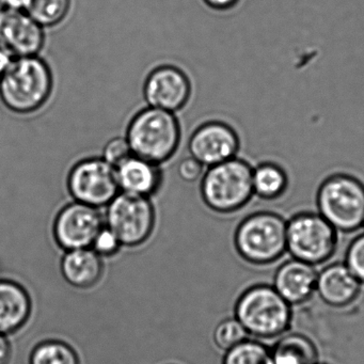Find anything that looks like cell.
I'll use <instances>...</instances> for the list:
<instances>
[{
    "instance_id": "1",
    "label": "cell",
    "mask_w": 364,
    "mask_h": 364,
    "mask_svg": "<svg viewBox=\"0 0 364 364\" xmlns=\"http://www.w3.org/2000/svg\"><path fill=\"white\" fill-rule=\"evenodd\" d=\"M233 316L257 340L282 336L291 329L293 309L272 285H251L236 298Z\"/></svg>"
},
{
    "instance_id": "2",
    "label": "cell",
    "mask_w": 364,
    "mask_h": 364,
    "mask_svg": "<svg viewBox=\"0 0 364 364\" xmlns=\"http://www.w3.org/2000/svg\"><path fill=\"white\" fill-rule=\"evenodd\" d=\"M53 74L38 56L14 58L0 77V100L16 114L37 112L50 99Z\"/></svg>"
},
{
    "instance_id": "3",
    "label": "cell",
    "mask_w": 364,
    "mask_h": 364,
    "mask_svg": "<svg viewBox=\"0 0 364 364\" xmlns=\"http://www.w3.org/2000/svg\"><path fill=\"white\" fill-rule=\"evenodd\" d=\"M233 247L238 257L251 265L276 263L287 253V220L270 210L252 213L236 227Z\"/></svg>"
},
{
    "instance_id": "4",
    "label": "cell",
    "mask_w": 364,
    "mask_h": 364,
    "mask_svg": "<svg viewBox=\"0 0 364 364\" xmlns=\"http://www.w3.org/2000/svg\"><path fill=\"white\" fill-rule=\"evenodd\" d=\"M253 167L240 157L208 167L202 178L200 193L204 205L218 215H231L252 199Z\"/></svg>"
},
{
    "instance_id": "5",
    "label": "cell",
    "mask_w": 364,
    "mask_h": 364,
    "mask_svg": "<svg viewBox=\"0 0 364 364\" xmlns=\"http://www.w3.org/2000/svg\"><path fill=\"white\" fill-rule=\"evenodd\" d=\"M127 139L133 155L159 165L171 159L178 150L180 123L173 112L146 108L129 123Z\"/></svg>"
},
{
    "instance_id": "6",
    "label": "cell",
    "mask_w": 364,
    "mask_h": 364,
    "mask_svg": "<svg viewBox=\"0 0 364 364\" xmlns=\"http://www.w3.org/2000/svg\"><path fill=\"white\" fill-rule=\"evenodd\" d=\"M317 212L342 233H353L364 223V184L346 173L327 176L316 193Z\"/></svg>"
},
{
    "instance_id": "7",
    "label": "cell",
    "mask_w": 364,
    "mask_h": 364,
    "mask_svg": "<svg viewBox=\"0 0 364 364\" xmlns=\"http://www.w3.org/2000/svg\"><path fill=\"white\" fill-rule=\"evenodd\" d=\"M338 231L318 212H299L287 220V252L313 266L329 261L338 248Z\"/></svg>"
},
{
    "instance_id": "8",
    "label": "cell",
    "mask_w": 364,
    "mask_h": 364,
    "mask_svg": "<svg viewBox=\"0 0 364 364\" xmlns=\"http://www.w3.org/2000/svg\"><path fill=\"white\" fill-rule=\"evenodd\" d=\"M105 225L122 246H138L148 240L154 229L156 212L151 198L120 191L104 212Z\"/></svg>"
},
{
    "instance_id": "9",
    "label": "cell",
    "mask_w": 364,
    "mask_h": 364,
    "mask_svg": "<svg viewBox=\"0 0 364 364\" xmlns=\"http://www.w3.org/2000/svg\"><path fill=\"white\" fill-rule=\"evenodd\" d=\"M68 191L74 201L93 208H106L120 193L116 168L103 157L80 161L70 171Z\"/></svg>"
},
{
    "instance_id": "10",
    "label": "cell",
    "mask_w": 364,
    "mask_h": 364,
    "mask_svg": "<svg viewBox=\"0 0 364 364\" xmlns=\"http://www.w3.org/2000/svg\"><path fill=\"white\" fill-rule=\"evenodd\" d=\"M105 227L101 208L77 201L65 204L54 220V235L65 251L89 248L99 232Z\"/></svg>"
},
{
    "instance_id": "11",
    "label": "cell",
    "mask_w": 364,
    "mask_h": 364,
    "mask_svg": "<svg viewBox=\"0 0 364 364\" xmlns=\"http://www.w3.org/2000/svg\"><path fill=\"white\" fill-rule=\"evenodd\" d=\"M240 148L237 132L221 121H210L198 127L188 144L191 156L206 167L234 159Z\"/></svg>"
},
{
    "instance_id": "12",
    "label": "cell",
    "mask_w": 364,
    "mask_h": 364,
    "mask_svg": "<svg viewBox=\"0 0 364 364\" xmlns=\"http://www.w3.org/2000/svg\"><path fill=\"white\" fill-rule=\"evenodd\" d=\"M43 27L25 11L0 12V48L12 58L38 56L44 46Z\"/></svg>"
},
{
    "instance_id": "13",
    "label": "cell",
    "mask_w": 364,
    "mask_h": 364,
    "mask_svg": "<svg viewBox=\"0 0 364 364\" xmlns=\"http://www.w3.org/2000/svg\"><path fill=\"white\" fill-rule=\"evenodd\" d=\"M144 95L149 107L178 112L188 102L191 85L184 72L171 65H163L149 74Z\"/></svg>"
},
{
    "instance_id": "14",
    "label": "cell",
    "mask_w": 364,
    "mask_h": 364,
    "mask_svg": "<svg viewBox=\"0 0 364 364\" xmlns=\"http://www.w3.org/2000/svg\"><path fill=\"white\" fill-rule=\"evenodd\" d=\"M362 285L345 263L336 262L318 272L316 294L327 306L345 309L357 301Z\"/></svg>"
},
{
    "instance_id": "15",
    "label": "cell",
    "mask_w": 364,
    "mask_h": 364,
    "mask_svg": "<svg viewBox=\"0 0 364 364\" xmlns=\"http://www.w3.org/2000/svg\"><path fill=\"white\" fill-rule=\"evenodd\" d=\"M317 277L315 266L291 259L279 266L272 287L291 306H300L316 294Z\"/></svg>"
},
{
    "instance_id": "16",
    "label": "cell",
    "mask_w": 364,
    "mask_h": 364,
    "mask_svg": "<svg viewBox=\"0 0 364 364\" xmlns=\"http://www.w3.org/2000/svg\"><path fill=\"white\" fill-rule=\"evenodd\" d=\"M159 166L132 155L116 168L120 191L141 197H152L159 191L163 178Z\"/></svg>"
},
{
    "instance_id": "17",
    "label": "cell",
    "mask_w": 364,
    "mask_h": 364,
    "mask_svg": "<svg viewBox=\"0 0 364 364\" xmlns=\"http://www.w3.org/2000/svg\"><path fill=\"white\" fill-rule=\"evenodd\" d=\"M31 302L26 289L16 281L0 279V333L18 331L31 315Z\"/></svg>"
},
{
    "instance_id": "18",
    "label": "cell",
    "mask_w": 364,
    "mask_h": 364,
    "mask_svg": "<svg viewBox=\"0 0 364 364\" xmlns=\"http://www.w3.org/2000/svg\"><path fill=\"white\" fill-rule=\"evenodd\" d=\"M103 257L89 248L65 251L61 259V272L65 280L75 287L88 289L101 279Z\"/></svg>"
},
{
    "instance_id": "19",
    "label": "cell",
    "mask_w": 364,
    "mask_h": 364,
    "mask_svg": "<svg viewBox=\"0 0 364 364\" xmlns=\"http://www.w3.org/2000/svg\"><path fill=\"white\" fill-rule=\"evenodd\" d=\"M318 355L315 343L296 332L283 334L270 348L272 364H316Z\"/></svg>"
},
{
    "instance_id": "20",
    "label": "cell",
    "mask_w": 364,
    "mask_h": 364,
    "mask_svg": "<svg viewBox=\"0 0 364 364\" xmlns=\"http://www.w3.org/2000/svg\"><path fill=\"white\" fill-rule=\"evenodd\" d=\"M289 184L287 170L274 161H263L253 167V193L259 199L265 201L280 199L287 193Z\"/></svg>"
},
{
    "instance_id": "21",
    "label": "cell",
    "mask_w": 364,
    "mask_h": 364,
    "mask_svg": "<svg viewBox=\"0 0 364 364\" xmlns=\"http://www.w3.org/2000/svg\"><path fill=\"white\" fill-rule=\"evenodd\" d=\"M70 7L71 0H28L25 12L44 28L60 24Z\"/></svg>"
},
{
    "instance_id": "22",
    "label": "cell",
    "mask_w": 364,
    "mask_h": 364,
    "mask_svg": "<svg viewBox=\"0 0 364 364\" xmlns=\"http://www.w3.org/2000/svg\"><path fill=\"white\" fill-rule=\"evenodd\" d=\"M221 364H272L270 348L259 340L247 338L225 351Z\"/></svg>"
},
{
    "instance_id": "23",
    "label": "cell",
    "mask_w": 364,
    "mask_h": 364,
    "mask_svg": "<svg viewBox=\"0 0 364 364\" xmlns=\"http://www.w3.org/2000/svg\"><path fill=\"white\" fill-rule=\"evenodd\" d=\"M31 364H80L75 350L59 340H46L33 348Z\"/></svg>"
},
{
    "instance_id": "24",
    "label": "cell",
    "mask_w": 364,
    "mask_h": 364,
    "mask_svg": "<svg viewBox=\"0 0 364 364\" xmlns=\"http://www.w3.org/2000/svg\"><path fill=\"white\" fill-rule=\"evenodd\" d=\"M247 338L248 333L244 326L234 316L225 317L219 321L213 331L215 345L223 353L244 342Z\"/></svg>"
},
{
    "instance_id": "25",
    "label": "cell",
    "mask_w": 364,
    "mask_h": 364,
    "mask_svg": "<svg viewBox=\"0 0 364 364\" xmlns=\"http://www.w3.org/2000/svg\"><path fill=\"white\" fill-rule=\"evenodd\" d=\"M345 265L364 284V233L355 236L347 247Z\"/></svg>"
},
{
    "instance_id": "26",
    "label": "cell",
    "mask_w": 364,
    "mask_h": 364,
    "mask_svg": "<svg viewBox=\"0 0 364 364\" xmlns=\"http://www.w3.org/2000/svg\"><path fill=\"white\" fill-rule=\"evenodd\" d=\"M133 155L127 138L118 137L110 140L103 151V159L112 167L117 168Z\"/></svg>"
},
{
    "instance_id": "27",
    "label": "cell",
    "mask_w": 364,
    "mask_h": 364,
    "mask_svg": "<svg viewBox=\"0 0 364 364\" xmlns=\"http://www.w3.org/2000/svg\"><path fill=\"white\" fill-rule=\"evenodd\" d=\"M91 248L99 253L102 257H112L116 255L121 248L122 244L119 240L118 236L108 227H104L97 234L95 240H93Z\"/></svg>"
},
{
    "instance_id": "28",
    "label": "cell",
    "mask_w": 364,
    "mask_h": 364,
    "mask_svg": "<svg viewBox=\"0 0 364 364\" xmlns=\"http://www.w3.org/2000/svg\"><path fill=\"white\" fill-rule=\"evenodd\" d=\"M203 167L204 166L193 156L187 157L178 164V173L184 182H197L203 173Z\"/></svg>"
},
{
    "instance_id": "29",
    "label": "cell",
    "mask_w": 364,
    "mask_h": 364,
    "mask_svg": "<svg viewBox=\"0 0 364 364\" xmlns=\"http://www.w3.org/2000/svg\"><path fill=\"white\" fill-rule=\"evenodd\" d=\"M204 3L217 11H227L237 6L240 0H203Z\"/></svg>"
},
{
    "instance_id": "30",
    "label": "cell",
    "mask_w": 364,
    "mask_h": 364,
    "mask_svg": "<svg viewBox=\"0 0 364 364\" xmlns=\"http://www.w3.org/2000/svg\"><path fill=\"white\" fill-rule=\"evenodd\" d=\"M11 355V345L6 334L0 333V364H7Z\"/></svg>"
},
{
    "instance_id": "31",
    "label": "cell",
    "mask_w": 364,
    "mask_h": 364,
    "mask_svg": "<svg viewBox=\"0 0 364 364\" xmlns=\"http://www.w3.org/2000/svg\"><path fill=\"white\" fill-rule=\"evenodd\" d=\"M14 59L7 52L0 48V77L7 71Z\"/></svg>"
},
{
    "instance_id": "32",
    "label": "cell",
    "mask_w": 364,
    "mask_h": 364,
    "mask_svg": "<svg viewBox=\"0 0 364 364\" xmlns=\"http://www.w3.org/2000/svg\"><path fill=\"white\" fill-rule=\"evenodd\" d=\"M28 0H6V8L7 9L25 11Z\"/></svg>"
},
{
    "instance_id": "33",
    "label": "cell",
    "mask_w": 364,
    "mask_h": 364,
    "mask_svg": "<svg viewBox=\"0 0 364 364\" xmlns=\"http://www.w3.org/2000/svg\"><path fill=\"white\" fill-rule=\"evenodd\" d=\"M6 9V0H0V12Z\"/></svg>"
},
{
    "instance_id": "34",
    "label": "cell",
    "mask_w": 364,
    "mask_h": 364,
    "mask_svg": "<svg viewBox=\"0 0 364 364\" xmlns=\"http://www.w3.org/2000/svg\"><path fill=\"white\" fill-rule=\"evenodd\" d=\"M316 364H329V363H326V362H317Z\"/></svg>"
},
{
    "instance_id": "35",
    "label": "cell",
    "mask_w": 364,
    "mask_h": 364,
    "mask_svg": "<svg viewBox=\"0 0 364 364\" xmlns=\"http://www.w3.org/2000/svg\"><path fill=\"white\" fill-rule=\"evenodd\" d=\"M363 228H364V223H363Z\"/></svg>"
}]
</instances>
